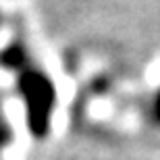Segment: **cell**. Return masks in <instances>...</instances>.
<instances>
[{
	"mask_svg": "<svg viewBox=\"0 0 160 160\" xmlns=\"http://www.w3.org/2000/svg\"><path fill=\"white\" fill-rule=\"evenodd\" d=\"M150 119L154 121V125L160 127V83H158V89L152 96V100H150Z\"/></svg>",
	"mask_w": 160,
	"mask_h": 160,
	"instance_id": "cell-1",
	"label": "cell"
}]
</instances>
